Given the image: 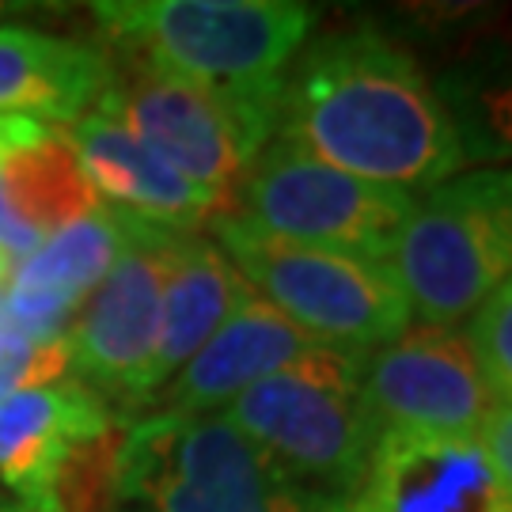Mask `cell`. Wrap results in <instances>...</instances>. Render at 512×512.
Wrapping results in <instances>:
<instances>
[{
	"mask_svg": "<svg viewBox=\"0 0 512 512\" xmlns=\"http://www.w3.org/2000/svg\"><path fill=\"white\" fill-rule=\"evenodd\" d=\"M277 137L353 179L406 194H425L467 167L429 73L376 27L304 42L285 73Z\"/></svg>",
	"mask_w": 512,
	"mask_h": 512,
	"instance_id": "cell-1",
	"label": "cell"
},
{
	"mask_svg": "<svg viewBox=\"0 0 512 512\" xmlns=\"http://www.w3.org/2000/svg\"><path fill=\"white\" fill-rule=\"evenodd\" d=\"M92 12L110 54L198 84L255 152L277 137L285 73L319 19L300 0H110Z\"/></svg>",
	"mask_w": 512,
	"mask_h": 512,
	"instance_id": "cell-2",
	"label": "cell"
},
{
	"mask_svg": "<svg viewBox=\"0 0 512 512\" xmlns=\"http://www.w3.org/2000/svg\"><path fill=\"white\" fill-rule=\"evenodd\" d=\"M114 501L145 512H346V497L277 467L220 410L126 425Z\"/></svg>",
	"mask_w": 512,
	"mask_h": 512,
	"instance_id": "cell-3",
	"label": "cell"
},
{
	"mask_svg": "<svg viewBox=\"0 0 512 512\" xmlns=\"http://www.w3.org/2000/svg\"><path fill=\"white\" fill-rule=\"evenodd\" d=\"M251 293L315 342L346 353L387 346L410 327V300L391 262L289 243L224 213L205 228Z\"/></svg>",
	"mask_w": 512,
	"mask_h": 512,
	"instance_id": "cell-4",
	"label": "cell"
},
{
	"mask_svg": "<svg viewBox=\"0 0 512 512\" xmlns=\"http://www.w3.org/2000/svg\"><path fill=\"white\" fill-rule=\"evenodd\" d=\"M391 270L421 327L471 319L512 277V167L463 171L418 194Z\"/></svg>",
	"mask_w": 512,
	"mask_h": 512,
	"instance_id": "cell-5",
	"label": "cell"
},
{
	"mask_svg": "<svg viewBox=\"0 0 512 512\" xmlns=\"http://www.w3.org/2000/svg\"><path fill=\"white\" fill-rule=\"evenodd\" d=\"M365 357L323 349L304 365L247 387L220 414L293 478L349 497L380 437L361 391Z\"/></svg>",
	"mask_w": 512,
	"mask_h": 512,
	"instance_id": "cell-6",
	"label": "cell"
},
{
	"mask_svg": "<svg viewBox=\"0 0 512 512\" xmlns=\"http://www.w3.org/2000/svg\"><path fill=\"white\" fill-rule=\"evenodd\" d=\"M418 194L353 179L274 137L247 167L232 217L289 243L391 262Z\"/></svg>",
	"mask_w": 512,
	"mask_h": 512,
	"instance_id": "cell-7",
	"label": "cell"
},
{
	"mask_svg": "<svg viewBox=\"0 0 512 512\" xmlns=\"http://www.w3.org/2000/svg\"><path fill=\"white\" fill-rule=\"evenodd\" d=\"M114 217L126 228V251L84 300L65 338L73 380L95 391L118 418H133L148 406V372L164 327L167 236L175 228Z\"/></svg>",
	"mask_w": 512,
	"mask_h": 512,
	"instance_id": "cell-8",
	"label": "cell"
},
{
	"mask_svg": "<svg viewBox=\"0 0 512 512\" xmlns=\"http://www.w3.org/2000/svg\"><path fill=\"white\" fill-rule=\"evenodd\" d=\"M110 65L114 73L103 103L141 137V145L198 186L220 217L232 213L236 190L258 152L247 145L224 103L137 57L110 54Z\"/></svg>",
	"mask_w": 512,
	"mask_h": 512,
	"instance_id": "cell-9",
	"label": "cell"
},
{
	"mask_svg": "<svg viewBox=\"0 0 512 512\" xmlns=\"http://www.w3.org/2000/svg\"><path fill=\"white\" fill-rule=\"evenodd\" d=\"M361 391L380 433L478 437L494 406L467 334L421 323L365 357Z\"/></svg>",
	"mask_w": 512,
	"mask_h": 512,
	"instance_id": "cell-10",
	"label": "cell"
},
{
	"mask_svg": "<svg viewBox=\"0 0 512 512\" xmlns=\"http://www.w3.org/2000/svg\"><path fill=\"white\" fill-rule=\"evenodd\" d=\"M346 512H512L478 437L380 433Z\"/></svg>",
	"mask_w": 512,
	"mask_h": 512,
	"instance_id": "cell-11",
	"label": "cell"
},
{
	"mask_svg": "<svg viewBox=\"0 0 512 512\" xmlns=\"http://www.w3.org/2000/svg\"><path fill=\"white\" fill-rule=\"evenodd\" d=\"M323 346L262 296H247L224 327L167 380L141 414H217L247 387L319 357ZM137 414V418H141Z\"/></svg>",
	"mask_w": 512,
	"mask_h": 512,
	"instance_id": "cell-12",
	"label": "cell"
},
{
	"mask_svg": "<svg viewBox=\"0 0 512 512\" xmlns=\"http://www.w3.org/2000/svg\"><path fill=\"white\" fill-rule=\"evenodd\" d=\"M92 209L95 190L69 133L23 114H0V255L23 262Z\"/></svg>",
	"mask_w": 512,
	"mask_h": 512,
	"instance_id": "cell-13",
	"label": "cell"
},
{
	"mask_svg": "<svg viewBox=\"0 0 512 512\" xmlns=\"http://www.w3.org/2000/svg\"><path fill=\"white\" fill-rule=\"evenodd\" d=\"M122 429L118 414L80 380H57L0 403V482L42 512H54L61 475L84 448Z\"/></svg>",
	"mask_w": 512,
	"mask_h": 512,
	"instance_id": "cell-14",
	"label": "cell"
},
{
	"mask_svg": "<svg viewBox=\"0 0 512 512\" xmlns=\"http://www.w3.org/2000/svg\"><path fill=\"white\" fill-rule=\"evenodd\" d=\"M76 160L95 198L107 202L110 213H122L156 228H183L202 232L220 209L205 198L198 186H190L171 167L141 145V137L99 99L88 114H80L69 129Z\"/></svg>",
	"mask_w": 512,
	"mask_h": 512,
	"instance_id": "cell-15",
	"label": "cell"
},
{
	"mask_svg": "<svg viewBox=\"0 0 512 512\" xmlns=\"http://www.w3.org/2000/svg\"><path fill=\"white\" fill-rule=\"evenodd\" d=\"M122 251L126 228L110 209H92L88 217L65 224L8 277V289L0 293L4 323L35 342L65 338L76 308L99 289Z\"/></svg>",
	"mask_w": 512,
	"mask_h": 512,
	"instance_id": "cell-16",
	"label": "cell"
},
{
	"mask_svg": "<svg viewBox=\"0 0 512 512\" xmlns=\"http://www.w3.org/2000/svg\"><path fill=\"white\" fill-rule=\"evenodd\" d=\"M251 296V285L239 277L209 232H183L167 236L164 270V327L160 349L148 372V403L198 349L224 327V319Z\"/></svg>",
	"mask_w": 512,
	"mask_h": 512,
	"instance_id": "cell-17",
	"label": "cell"
},
{
	"mask_svg": "<svg viewBox=\"0 0 512 512\" xmlns=\"http://www.w3.org/2000/svg\"><path fill=\"white\" fill-rule=\"evenodd\" d=\"M110 50L31 27H0V114L76 122L107 95Z\"/></svg>",
	"mask_w": 512,
	"mask_h": 512,
	"instance_id": "cell-18",
	"label": "cell"
},
{
	"mask_svg": "<svg viewBox=\"0 0 512 512\" xmlns=\"http://www.w3.org/2000/svg\"><path fill=\"white\" fill-rule=\"evenodd\" d=\"M433 88L452 118L463 164L512 160V16L482 12L452 61L440 65Z\"/></svg>",
	"mask_w": 512,
	"mask_h": 512,
	"instance_id": "cell-19",
	"label": "cell"
},
{
	"mask_svg": "<svg viewBox=\"0 0 512 512\" xmlns=\"http://www.w3.org/2000/svg\"><path fill=\"white\" fill-rule=\"evenodd\" d=\"M467 342L490 395L497 403H512V277L475 308Z\"/></svg>",
	"mask_w": 512,
	"mask_h": 512,
	"instance_id": "cell-20",
	"label": "cell"
},
{
	"mask_svg": "<svg viewBox=\"0 0 512 512\" xmlns=\"http://www.w3.org/2000/svg\"><path fill=\"white\" fill-rule=\"evenodd\" d=\"M69 368H73L69 338L35 342L23 330L0 323V403H8L19 391L65 380Z\"/></svg>",
	"mask_w": 512,
	"mask_h": 512,
	"instance_id": "cell-21",
	"label": "cell"
},
{
	"mask_svg": "<svg viewBox=\"0 0 512 512\" xmlns=\"http://www.w3.org/2000/svg\"><path fill=\"white\" fill-rule=\"evenodd\" d=\"M478 440H482L486 456L494 459L505 490L512 494V403H497L494 399L490 414H486L482 429H478Z\"/></svg>",
	"mask_w": 512,
	"mask_h": 512,
	"instance_id": "cell-22",
	"label": "cell"
},
{
	"mask_svg": "<svg viewBox=\"0 0 512 512\" xmlns=\"http://www.w3.org/2000/svg\"><path fill=\"white\" fill-rule=\"evenodd\" d=\"M0 512H42V509L27 505V501H19V497H12V494H0Z\"/></svg>",
	"mask_w": 512,
	"mask_h": 512,
	"instance_id": "cell-23",
	"label": "cell"
},
{
	"mask_svg": "<svg viewBox=\"0 0 512 512\" xmlns=\"http://www.w3.org/2000/svg\"><path fill=\"white\" fill-rule=\"evenodd\" d=\"M4 285H8V258L0 255V289H4Z\"/></svg>",
	"mask_w": 512,
	"mask_h": 512,
	"instance_id": "cell-24",
	"label": "cell"
},
{
	"mask_svg": "<svg viewBox=\"0 0 512 512\" xmlns=\"http://www.w3.org/2000/svg\"><path fill=\"white\" fill-rule=\"evenodd\" d=\"M114 512H145V509H137V505H114Z\"/></svg>",
	"mask_w": 512,
	"mask_h": 512,
	"instance_id": "cell-25",
	"label": "cell"
},
{
	"mask_svg": "<svg viewBox=\"0 0 512 512\" xmlns=\"http://www.w3.org/2000/svg\"><path fill=\"white\" fill-rule=\"evenodd\" d=\"M0 12H4V8H0Z\"/></svg>",
	"mask_w": 512,
	"mask_h": 512,
	"instance_id": "cell-26",
	"label": "cell"
}]
</instances>
